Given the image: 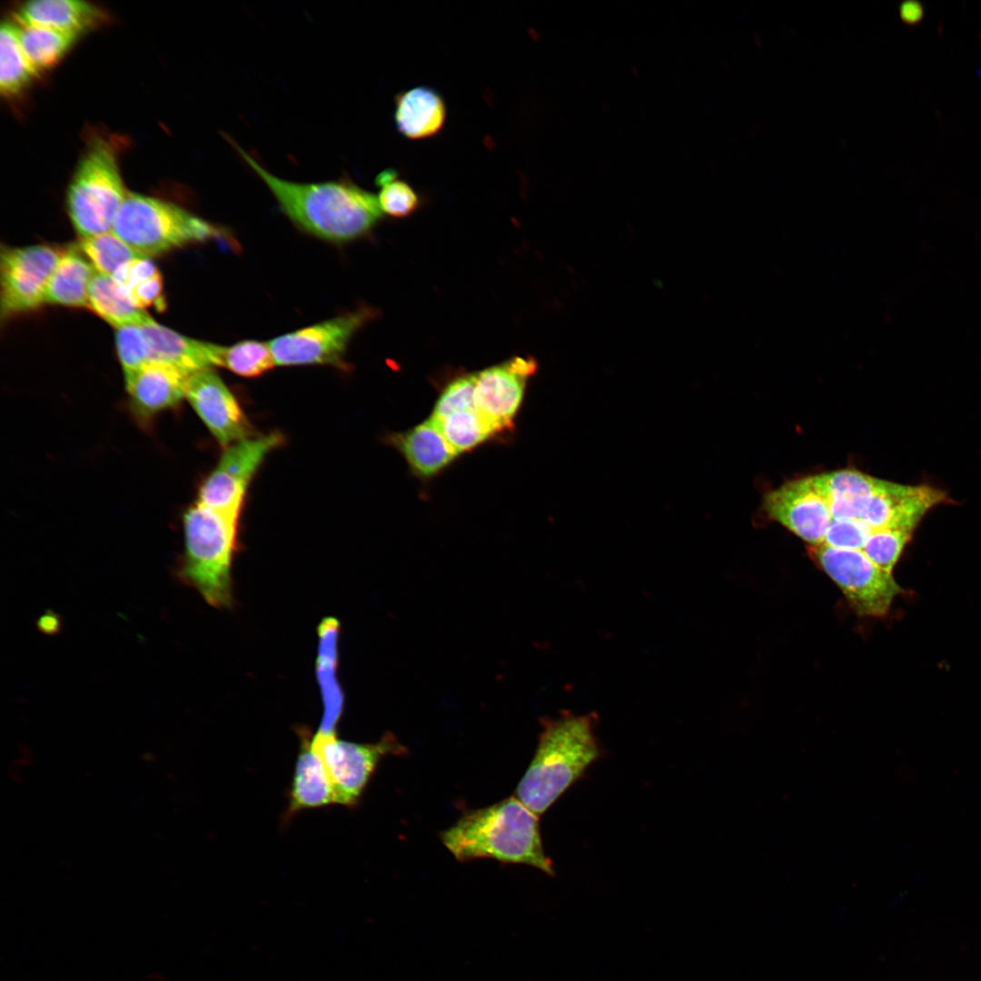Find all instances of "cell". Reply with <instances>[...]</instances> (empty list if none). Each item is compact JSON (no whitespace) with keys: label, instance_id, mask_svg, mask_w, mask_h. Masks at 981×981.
<instances>
[{"label":"cell","instance_id":"1","mask_svg":"<svg viewBox=\"0 0 981 981\" xmlns=\"http://www.w3.org/2000/svg\"><path fill=\"white\" fill-rule=\"evenodd\" d=\"M243 160L264 183L289 219L304 232L342 243L369 233L381 220L378 198L349 179L294 183L273 175L233 140Z\"/></svg>","mask_w":981,"mask_h":981},{"label":"cell","instance_id":"2","mask_svg":"<svg viewBox=\"0 0 981 981\" xmlns=\"http://www.w3.org/2000/svg\"><path fill=\"white\" fill-rule=\"evenodd\" d=\"M441 838L461 862L493 858L525 864L554 875L552 862L543 850L538 815L517 797L465 812L441 832Z\"/></svg>","mask_w":981,"mask_h":981},{"label":"cell","instance_id":"3","mask_svg":"<svg viewBox=\"0 0 981 981\" xmlns=\"http://www.w3.org/2000/svg\"><path fill=\"white\" fill-rule=\"evenodd\" d=\"M593 714L565 711L543 720L536 753L516 789L532 812L543 814L600 755Z\"/></svg>","mask_w":981,"mask_h":981},{"label":"cell","instance_id":"4","mask_svg":"<svg viewBox=\"0 0 981 981\" xmlns=\"http://www.w3.org/2000/svg\"><path fill=\"white\" fill-rule=\"evenodd\" d=\"M237 521L198 502L183 514L184 554L177 575L215 608L233 603Z\"/></svg>","mask_w":981,"mask_h":981},{"label":"cell","instance_id":"5","mask_svg":"<svg viewBox=\"0 0 981 981\" xmlns=\"http://www.w3.org/2000/svg\"><path fill=\"white\" fill-rule=\"evenodd\" d=\"M114 138L92 137L66 192V210L80 239L111 231L126 192Z\"/></svg>","mask_w":981,"mask_h":981},{"label":"cell","instance_id":"6","mask_svg":"<svg viewBox=\"0 0 981 981\" xmlns=\"http://www.w3.org/2000/svg\"><path fill=\"white\" fill-rule=\"evenodd\" d=\"M111 231L147 257L203 243L223 233L175 203L136 193H127Z\"/></svg>","mask_w":981,"mask_h":981},{"label":"cell","instance_id":"7","mask_svg":"<svg viewBox=\"0 0 981 981\" xmlns=\"http://www.w3.org/2000/svg\"><path fill=\"white\" fill-rule=\"evenodd\" d=\"M808 551L859 616H885L902 592L893 574L877 566L862 550L819 544L809 546Z\"/></svg>","mask_w":981,"mask_h":981},{"label":"cell","instance_id":"8","mask_svg":"<svg viewBox=\"0 0 981 981\" xmlns=\"http://www.w3.org/2000/svg\"><path fill=\"white\" fill-rule=\"evenodd\" d=\"M374 314L372 308L361 307L278 336L268 342L274 364H325L342 367L350 341Z\"/></svg>","mask_w":981,"mask_h":981},{"label":"cell","instance_id":"9","mask_svg":"<svg viewBox=\"0 0 981 981\" xmlns=\"http://www.w3.org/2000/svg\"><path fill=\"white\" fill-rule=\"evenodd\" d=\"M312 746L327 770L334 803L344 806L358 802L383 757L406 753V748L391 733L383 735L376 743L364 744L338 739L336 734L316 733Z\"/></svg>","mask_w":981,"mask_h":981},{"label":"cell","instance_id":"10","mask_svg":"<svg viewBox=\"0 0 981 981\" xmlns=\"http://www.w3.org/2000/svg\"><path fill=\"white\" fill-rule=\"evenodd\" d=\"M63 252L64 249L45 244L1 248L2 321L45 304L47 285Z\"/></svg>","mask_w":981,"mask_h":981},{"label":"cell","instance_id":"11","mask_svg":"<svg viewBox=\"0 0 981 981\" xmlns=\"http://www.w3.org/2000/svg\"><path fill=\"white\" fill-rule=\"evenodd\" d=\"M282 442L278 432L251 436L225 448L203 482L198 503L238 519L244 495L267 454Z\"/></svg>","mask_w":981,"mask_h":981},{"label":"cell","instance_id":"12","mask_svg":"<svg viewBox=\"0 0 981 981\" xmlns=\"http://www.w3.org/2000/svg\"><path fill=\"white\" fill-rule=\"evenodd\" d=\"M536 370L532 358L514 357L475 374V409L491 433L510 426Z\"/></svg>","mask_w":981,"mask_h":981},{"label":"cell","instance_id":"13","mask_svg":"<svg viewBox=\"0 0 981 981\" xmlns=\"http://www.w3.org/2000/svg\"><path fill=\"white\" fill-rule=\"evenodd\" d=\"M768 515L809 546L822 544L832 521L826 499L809 477L790 481L764 497Z\"/></svg>","mask_w":981,"mask_h":981},{"label":"cell","instance_id":"14","mask_svg":"<svg viewBox=\"0 0 981 981\" xmlns=\"http://www.w3.org/2000/svg\"><path fill=\"white\" fill-rule=\"evenodd\" d=\"M184 394L196 414L223 447L251 437L250 424L236 399L212 369L189 375Z\"/></svg>","mask_w":981,"mask_h":981},{"label":"cell","instance_id":"15","mask_svg":"<svg viewBox=\"0 0 981 981\" xmlns=\"http://www.w3.org/2000/svg\"><path fill=\"white\" fill-rule=\"evenodd\" d=\"M941 490L904 485L886 481L884 486L867 498L859 520L872 530L905 529L914 531L926 513L947 500Z\"/></svg>","mask_w":981,"mask_h":981},{"label":"cell","instance_id":"16","mask_svg":"<svg viewBox=\"0 0 981 981\" xmlns=\"http://www.w3.org/2000/svg\"><path fill=\"white\" fill-rule=\"evenodd\" d=\"M187 375L163 362L151 361L124 381L132 410L151 417L185 399Z\"/></svg>","mask_w":981,"mask_h":981},{"label":"cell","instance_id":"17","mask_svg":"<svg viewBox=\"0 0 981 981\" xmlns=\"http://www.w3.org/2000/svg\"><path fill=\"white\" fill-rule=\"evenodd\" d=\"M141 328L152 361L170 364L187 376L219 367L222 345L185 336L156 322Z\"/></svg>","mask_w":981,"mask_h":981},{"label":"cell","instance_id":"18","mask_svg":"<svg viewBox=\"0 0 981 981\" xmlns=\"http://www.w3.org/2000/svg\"><path fill=\"white\" fill-rule=\"evenodd\" d=\"M17 24L51 27L79 35L100 26L107 14L95 5L81 0H35L21 5Z\"/></svg>","mask_w":981,"mask_h":981},{"label":"cell","instance_id":"19","mask_svg":"<svg viewBox=\"0 0 981 981\" xmlns=\"http://www.w3.org/2000/svg\"><path fill=\"white\" fill-rule=\"evenodd\" d=\"M339 633L340 623L334 618H325L318 626L316 677L321 690L323 715L316 733L321 735L335 734L336 726L343 711L344 697L337 677Z\"/></svg>","mask_w":981,"mask_h":981},{"label":"cell","instance_id":"20","mask_svg":"<svg viewBox=\"0 0 981 981\" xmlns=\"http://www.w3.org/2000/svg\"><path fill=\"white\" fill-rule=\"evenodd\" d=\"M446 115L445 103L432 88L413 87L395 98V124L409 139L421 140L436 135L442 129Z\"/></svg>","mask_w":981,"mask_h":981},{"label":"cell","instance_id":"21","mask_svg":"<svg viewBox=\"0 0 981 981\" xmlns=\"http://www.w3.org/2000/svg\"><path fill=\"white\" fill-rule=\"evenodd\" d=\"M302 744L295 764L290 793L292 812L334 803V796L325 766L312 746V739L302 733Z\"/></svg>","mask_w":981,"mask_h":981},{"label":"cell","instance_id":"22","mask_svg":"<svg viewBox=\"0 0 981 981\" xmlns=\"http://www.w3.org/2000/svg\"><path fill=\"white\" fill-rule=\"evenodd\" d=\"M391 442L413 471L425 477L440 471L457 455L431 418L404 433L392 436Z\"/></svg>","mask_w":981,"mask_h":981},{"label":"cell","instance_id":"23","mask_svg":"<svg viewBox=\"0 0 981 981\" xmlns=\"http://www.w3.org/2000/svg\"><path fill=\"white\" fill-rule=\"evenodd\" d=\"M83 254L72 247L64 250L49 280L45 304L88 308L89 287L96 271Z\"/></svg>","mask_w":981,"mask_h":981},{"label":"cell","instance_id":"24","mask_svg":"<svg viewBox=\"0 0 981 981\" xmlns=\"http://www.w3.org/2000/svg\"><path fill=\"white\" fill-rule=\"evenodd\" d=\"M88 308L115 329L144 327L154 318L137 306L113 277L95 272L89 287Z\"/></svg>","mask_w":981,"mask_h":981},{"label":"cell","instance_id":"25","mask_svg":"<svg viewBox=\"0 0 981 981\" xmlns=\"http://www.w3.org/2000/svg\"><path fill=\"white\" fill-rule=\"evenodd\" d=\"M17 26L22 49L37 74L56 65L80 36L45 26Z\"/></svg>","mask_w":981,"mask_h":981},{"label":"cell","instance_id":"26","mask_svg":"<svg viewBox=\"0 0 981 981\" xmlns=\"http://www.w3.org/2000/svg\"><path fill=\"white\" fill-rule=\"evenodd\" d=\"M27 60L18 37L17 24L2 23L0 30V91L3 96L21 94L37 76Z\"/></svg>","mask_w":981,"mask_h":981},{"label":"cell","instance_id":"27","mask_svg":"<svg viewBox=\"0 0 981 981\" xmlns=\"http://www.w3.org/2000/svg\"><path fill=\"white\" fill-rule=\"evenodd\" d=\"M814 487L826 499L839 500L860 505L880 490L886 481L855 470H840L809 477Z\"/></svg>","mask_w":981,"mask_h":981},{"label":"cell","instance_id":"28","mask_svg":"<svg viewBox=\"0 0 981 981\" xmlns=\"http://www.w3.org/2000/svg\"><path fill=\"white\" fill-rule=\"evenodd\" d=\"M79 249L96 272L108 276L128 262L144 256L112 231L80 239Z\"/></svg>","mask_w":981,"mask_h":981},{"label":"cell","instance_id":"29","mask_svg":"<svg viewBox=\"0 0 981 981\" xmlns=\"http://www.w3.org/2000/svg\"><path fill=\"white\" fill-rule=\"evenodd\" d=\"M274 365L268 342L246 340L231 346H222L219 367L239 376H260Z\"/></svg>","mask_w":981,"mask_h":981},{"label":"cell","instance_id":"30","mask_svg":"<svg viewBox=\"0 0 981 981\" xmlns=\"http://www.w3.org/2000/svg\"><path fill=\"white\" fill-rule=\"evenodd\" d=\"M431 419L456 454L471 450L492 434L475 409L455 412L441 420Z\"/></svg>","mask_w":981,"mask_h":981},{"label":"cell","instance_id":"31","mask_svg":"<svg viewBox=\"0 0 981 981\" xmlns=\"http://www.w3.org/2000/svg\"><path fill=\"white\" fill-rule=\"evenodd\" d=\"M398 176L393 169H386L377 175L376 184L380 188L377 198L382 213L403 218L417 210L420 198L413 188Z\"/></svg>","mask_w":981,"mask_h":981},{"label":"cell","instance_id":"32","mask_svg":"<svg viewBox=\"0 0 981 981\" xmlns=\"http://www.w3.org/2000/svg\"><path fill=\"white\" fill-rule=\"evenodd\" d=\"M913 532L895 528L873 530L862 550L877 566L892 573Z\"/></svg>","mask_w":981,"mask_h":981},{"label":"cell","instance_id":"33","mask_svg":"<svg viewBox=\"0 0 981 981\" xmlns=\"http://www.w3.org/2000/svg\"><path fill=\"white\" fill-rule=\"evenodd\" d=\"M115 345L124 381L130 379L152 361L141 327L125 326L116 329Z\"/></svg>","mask_w":981,"mask_h":981},{"label":"cell","instance_id":"34","mask_svg":"<svg viewBox=\"0 0 981 981\" xmlns=\"http://www.w3.org/2000/svg\"><path fill=\"white\" fill-rule=\"evenodd\" d=\"M474 391L475 374L454 380L440 396L431 418L441 420L455 412L474 410Z\"/></svg>","mask_w":981,"mask_h":981},{"label":"cell","instance_id":"35","mask_svg":"<svg viewBox=\"0 0 981 981\" xmlns=\"http://www.w3.org/2000/svg\"><path fill=\"white\" fill-rule=\"evenodd\" d=\"M872 531L859 519L832 520L822 544L843 550H862Z\"/></svg>","mask_w":981,"mask_h":981},{"label":"cell","instance_id":"36","mask_svg":"<svg viewBox=\"0 0 981 981\" xmlns=\"http://www.w3.org/2000/svg\"><path fill=\"white\" fill-rule=\"evenodd\" d=\"M902 15L908 22H916L922 16V8L917 3L909 2L902 7Z\"/></svg>","mask_w":981,"mask_h":981}]
</instances>
